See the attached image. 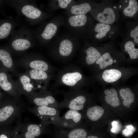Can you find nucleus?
I'll return each mask as SVG.
<instances>
[{"instance_id":"1","label":"nucleus","mask_w":138,"mask_h":138,"mask_svg":"<svg viewBox=\"0 0 138 138\" xmlns=\"http://www.w3.org/2000/svg\"><path fill=\"white\" fill-rule=\"evenodd\" d=\"M8 47L13 56H22L28 49L34 47L37 41L34 30L25 24L21 25L10 35Z\"/></svg>"},{"instance_id":"2","label":"nucleus","mask_w":138,"mask_h":138,"mask_svg":"<svg viewBox=\"0 0 138 138\" xmlns=\"http://www.w3.org/2000/svg\"><path fill=\"white\" fill-rule=\"evenodd\" d=\"M97 22L106 24L122 23L118 6V1L103 0L96 2L89 12Z\"/></svg>"},{"instance_id":"3","label":"nucleus","mask_w":138,"mask_h":138,"mask_svg":"<svg viewBox=\"0 0 138 138\" xmlns=\"http://www.w3.org/2000/svg\"><path fill=\"white\" fill-rule=\"evenodd\" d=\"M7 3L15 10L18 17H25L31 26L38 24L47 16L38 8L34 0H10L7 1Z\"/></svg>"},{"instance_id":"4","label":"nucleus","mask_w":138,"mask_h":138,"mask_svg":"<svg viewBox=\"0 0 138 138\" xmlns=\"http://www.w3.org/2000/svg\"><path fill=\"white\" fill-rule=\"evenodd\" d=\"M123 33L122 23L109 25L97 22L86 36L93 42L99 43L108 40L113 42L119 37H122Z\"/></svg>"},{"instance_id":"5","label":"nucleus","mask_w":138,"mask_h":138,"mask_svg":"<svg viewBox=\"0 0 138 138\" xmlns=\"http://www.w3.org/2000/svg\"><path fill=\"white\" fill-rule=\"evenodd\" d=\"M4 105L0 108V122L9 123L20 118L25 108V104L21 99H16L13 97L6 99Z\"/></svg>"},{"instance_id":"6","label":"nucleus","mask_w":138,"mask_h":138,"mask_svg":"<svg viewBox=\"0 0 138 138\" xmlns=\"http://www.w3.org/2000/svg\"><path fill=\"white\" fill-rule=\"evenodd\" d=\"M17 67L26 69L41 70L49 73L50 67L48 63L41 56L34 52H25L19 58L14 60Z\"/></svg>"},{"instance_id":"7","label":"nucleus","mask_w":138,"mask_h":138,"mask_svg":"<svg viewBox=\"0 0 138 138\" xmlns=\"http://www.w3.org/2000/svg\"><path fill=\"white\" fill-rule=\"evenodd\" d=\"M28 110L38 117L41 120V123L46 125L52 124L56 126L60 120V111L56 108L35 106L28 108Z\"/></svg>"},{"instance_id":"8","label":"nucleus","mask_w":138,"mask_h":138,"mask_svg":"<svg viewBox=\"0 0 138 138\" xmlns=\"http://www.w3.org/2000/svg\"><path fill=\"white\" fill-rule=\"evenodd\" d=\"M16 124L13 130L15 134H20L24 138H36L39 136L48 126L41 123L35 124L21 121L20 118L18 119Z\"/></svg>"},{"instance_id":"9","label":"nucleus","mask_w":138,"mask_h":138,"mask_svg":"<svg viewBox=\"0 0 138 138\" xmlns=\"http://www.w3.org/2000/svg\"><path fill=\"white\" fill-rule=\"evenodd\" d=\"M28 102L37 106H47L59 109V103L51 93L45 90L32 91L26 97Z\"/></svg>"},{"instance_id":"10","label":"nucleus","mask_w":138,"mask_h":138,"mask_svg":"<svg viewBox=\"0 0 138 138\" xmlns=\"http://www.w3.org/2000/svg\"><path fill=\"white\" fill-rule=\"evenodd\" d=\"M79 94L76 89L65 94L64 100L59 103V109L66 108L78 111L82 110L86 100L85 96Z\"/></svg>"},{"instance_id":"11","label":"nucleus","mask_w":138,"mask_h":138,"mask_svg":"<svg viewBox=\"0 0 138 138\" xmlns=\"http://www.w3.org/2000/svg\"><path fill=\"white\" fill-rule=\"evenodd\" d=\"M118 6L122 22L126 20H138V3L136 0H120Z\"/></svg>"},{"instance_id":"12","label":"nucleus","mask_w":138,"mask_h":138,"mask_svg":"<svg viewBox=\"0 0 138 138\" xmlns=\"http://www.w3.org/2000/svg\"><path fill=\"white\" fill-rule=\"evenodd\" d=\"M57 29V26L53 23L48 22L42 23L33 30L37 41L44 45L54 36Z\"/></svg>"},{"instance_id":"13","label":"nucleus","mask_w":138,"mask_h":138,"mask_svg":"<svg viewBox=\"0 0 138 138\" xmlns=\"http://www.w3.org/2000/svg\"><path fill=\"white\" fill-rule=\"evenodd\" d=\"M0 88L14 98L20 99L15 85V81L13 78L12 75L7 71L1 68Z\"/></svg>"},{"instance_id":"14","label":"nucleus","mask_w":138,"mask_h":138,"mask_svg":"<svg viewBox=\"0 0 138 138\" xmlns=\"http://www.w3.org/2000/svg\"><path fill=\"white\" fill-rule=\"evenodd\" d=\"M82 117L78 111L70 109L60 117L59 121L55 126L60 128L73 129L78 125Z\"/></svg>"},{"instance_id":"15","label":"nucleus","mask_w":138,"mask_h":138,"mask_svg":"<svg viewBox=\"0 0 138 138\" xmlns=\"http://www.w3.org/2000/svg\"><path fill=\"white\" fill-rule=\"evenodd\" d=\"M15 81V85L19 96L24 95L27 97L34 91L33 81L25 73H19Z\"/></svg>"},{"instance_id":"16","label":"nucleus","mask_w":138,"mask_h":138,"mask_svg":"<svg viewBox=\"0 0 138 138\" xmlns=\"http://www.w3.org/2000/svg\"><path fill=\"white\" fill-rule=\"evenodd\" d=\"M68 21L71 26L80 28L82 33L86 36L94 23L91 18L87 14L71 16Z\"/></svg>"},{"instance_id":"17","label":"nucleus","mask_w":138,"mask_h":138,"mask_svg":"<svg viewBox=\"0 0 138 138\" xmlns=\"http://www.w3.org/2000/svg\"><path fill=\"white\" fill-rule=\"evenodd\" d=\"M12 56V52L8 46L6 48L0 49V68L17 76L19 73Z\"/></svg>"},{"instance_id":"18","label":"nucleus","mask_w":138,"mask_h":138,"mask_svg":"<svg viewBox=\"0 0 138 138\" xmlns=\"http://www.w3.org/2000/svg\"><path fill=\"white\" fill-rule=\"evenodd\" d=\"M123 22L125 23L124 26H123V35L138 45V20H128Z\"/></svg>"},{"instance_id":"19","label":"nucleus","mask_w":138,"mask_h":138,"mask_svg":"<svg viewBox=\"0 0 138 138\" xmlns=\"http://www.w3.org/2000/svg\"><path fill=\"white\" fill-rule=\"evenodd\" d=\"M25 73L34 83H43L47 84L50 78L48 73L41 70L26 69Z\"/></svg>"},{"instance_id":"20","label":"nucleus","mask_w":138,"mask_h":138,"mask_svg":"<svg viewBox=\"0 0 138 138\" xmlns=\"http://www.w3.org/2000/svg\"><path fill=\"white\" fill-rule=\"evenodd\" d=\"M121 38V44L123 45L124 52L128 53L131 59H137L138 49L135 48V45L136 44L133 41L125 37L123 34Z\"/></svg>"},{"instance_id":"21","label":"nucleus","mask_w":138,"mask_h":138,"mask_svg":"<svg viewBox=\"0 0 138 138\" xmlns=\"http://www.w3.org/2000/svg\"><path fill=\"white\" fill-rule=\"evenodd\" d=\"M96 3L94 1L86 2L74 5L71 8V12L75 15L86 14L90 12Z\"/></svg>"},{"instance_id":"22","label":"nucleus","mask_w":138,"mask_h":138,"mask_svg":"<svg viewBox=\"0 0 138 138\" xmlns=\"http://www.w3.org/2000/svg\"><path fill=\"white\" fill-rule=\"evenodd\" d=\"M82 78L81 74L77 72H67L62 76L61 81L67 86L73 87L75 86Z\"/></svg>"},{"instance_id":"23","label":"nucleus","mask_w":138,"mask_h":138,"mask_svg":"<svg viewBox=\"0 0 138 138\" xmlns=\"http://www.w3.org/2000/svg\"><path fill=\"white\" fill-rule=\"evenodd\" d=\"M84 51L86 55V61L89 65L94 63L101 56V53L99 49L93 46H90Z\"/></svg>"},{"instance_id":"24","label":"nucleus","mask_w":138,"mask_h":138,"mask_svg":"<svg viewBox=\"0 0 138 138\" xmlns=\"http://www.w3.org/2000/svg\"><path fill=\"white\" fill-rule=\"evenodd\" d=\"M104 112L103 109L99 106H94L90 107L87 110L86 116L90 121H95L99 119Z\"/></svg>"},{"instance_id":"25","label":"nucleus","mask_w":138,"mask_h":138,"mask_svg":"<svg viewBox=\"0 0 138 138\" xmlns=\"http://www.w3.org/2000/svg\"><path fill=\"white\" fill-rule=\"evenodd\" d=\"M104 92L107 95L105 97V100L107 103L114 107L120 105V100L118 98L117 93L115 89L111 88L110 90L106 89Z\"/></svg>"},{"instance_id":"26","label":"nucleus","mask_w":138,"mask_h":138,"mask_svg":"<svg viewBox=\"0 0 138 138\" xmlns=\"http://www.w3.org/2000/svg\"><path fill=\"white\" fill-rule=\"evenodd\" d=\"M121 75V73L120 71L116 69H111L105 71L102 77L106 82L111 83L119 79Z\"/></svg>"},{"instance_id":"27","label":"nucleus","mask_w":138,"mask_h":138,"mask_svg":"<svg viewBox=\"0 0 138 138\" xmlns=\"http://www.w3.org/2000/svg\"><path fill=\"white\" fill-rule=\"evenodd\" d=\"M120 94L121 97V99H124L123 102V104L129 108L131 103L134 101V94L131 92L130 89L128 87L126 89L121 88L120 91Z\"/></svg>"},{"instance_id":"28","label":"nucleus","mask_w":138,"mask_h":138,"mask_svg":"<svg viewBox=\"0 0 138 138\" xmlns=\"http://www.w3.org/2000/svg\"><path fill=\"white\" fill-rule=\"evenodd\" d=\"M73 49V44L69 40L64 39L60 43L59 48V53L61 56H67L71 53Z\"/></svg>"},{"instance_id":"29","label":"nucleus","mask_w":138,"mask_h":138,"mask_svg":"<svg viewBox=\"0 0 138 138\" xmlns=\"http://www.w3.org/2000/svg\"><path fill=\"white\" fill-rule=\"evenodd\" d=\"M113 62V58L110 53L108 52H106L101 55L96 61V63L99 65L100 69H103L111 65Z\"/></svg>"},{"instance_id":"30","label":"nucleus","mask_w":138,"mask_h":138,"mask_svg":"<svg viewBox=\"0 0 138 138\" xmlns=\"http://www.w3.org/2000/svg\"><path fill=\"white\" fill-rule=\"evenodd\" d=\"M135 129L132 125L130 124L126 126L125 129L122 131L123 134L124 136H128L133 134Z\"/></svg>"},{"instance_id":"31","label":"nucleus","mask_w":138,"mask_h":138,"mask_svg":"<svg viewBox=\"0 0 138 138\" xmlns=\"http://www.w3.org/2000/svg\"><path fill=\"white\" fill-rule=\"evenodd\" d=\"M112 128L110 130L111 132L114 133H117L121 130L120 124L117 121H114L111 123Z\"/></svg>"},{"instance_id":"32","label":"nucleus","mask_w":138,"mask_h":138,"mask_svg":"<svg viewBox=\"0 0 138 138\" xmlns=\"http://www.w3.org/2000/svg\"><path fill=\"white\" fill-rule=\"evenodd\" d=\"M60 7L63 8H66L68 5L71 1V0H58L57 1Z\"/></svg>"},{"instance_id":"33","label":"nucleus","mask_w":138,"mask_h":138,"mask_svg":"<svg viewBox=\"0 0 138 138\" xmlns=\"http://www.w3.org/2000/svg\"><path fill=\"white\" fill-rule=\"evenodd\" d=\"M0 138H9L5 134H2L0 135Z\"/></svg>"},{"instance_id":"34","label":"nucleus","mask_w":138,"mask_h":138,"mask_svg":"<svg viewBox=\"0 0 138 138\" xmlns=\"http://www.w3.org/2000/svg\"><path fill=\"white\" fill-rule=\"evenodd\" d=\"M86 138H98L97 137L93 136V135H90L88 136Z\"/></svg>"},{"instance_id":"35","label":"nucleus","mask_w":138,"mask_h":138,"mask_svg":"<svg viewBox=\"0 0 138 138\" xmlns=\"http://www.w3.org/2000/svg\"><path fill=\"white\" fill-rule=\"evenodd\" d=\"M2 97V93L0 91V99Z\"/></svg>"},{"instance_id":"36","label":"nucleus","mask_w":138,"mask_h":138,"mask_svg":"<svg viewBox=\"0 0 138 138\" xmlns=\"http://www.w3.org/2000/svg\"><path fill=\"white\" fill-rule=\"evenodd\" d=\"M113 62H116V60H114V61H113Z\"/></svg>"}]
</instances>
